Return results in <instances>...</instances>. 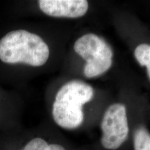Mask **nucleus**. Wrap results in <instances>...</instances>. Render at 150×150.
I'll return each mask as SVG.
<instances>
[{"label":"nucleus","instance_id":"f257e3e1","mask_svg":"<svg viewBox=\"0 0 150 150\" xmlns=\"http://www.w3.org/2000/svg\"><path fill=\"white\" fill-rule=\"evenodd\" d=\"M50 54L42 38L27 30L9 31L0 39V61L6 64L40 67L48 61Z\"/></svg>","mask_w":150,"mask_h":150},{"label":"nucleus","instance_id":"f03ea898","mask_svg":"<svg viewBox=\"0 0 150 150\" xmlns=\"http://www.w3.org/2000/svg\"><path fill=\"white\" fill-rule=\"evenodd\" d=\"M91 86L78 80L64 84L58 91L52 106V117L59 127L74 129L83 122L82 107L93 99Z\"/></svg>","mask_w":150,"mask_h":150},{"label":"nucleus","instance_id":"7ed1b4c3","mask_svg":"<svg viewBox=\"0 0 150 150\" xmlns=\"http://www.w3.org/2000/svg\"><path fill=\"white\" fill-rule=\"evenodd\" d=\"M75 52L86 61L83 72L93 78L109 70L112 62V49L102 38L93 33L80 37L74 43Z\"/></svg>","mask_w":150,"mask_h":150},{"label":"nucleus","instance_id":"20e7f679","mask_svg":"<svg viewBox=\"0 0 150 150\" xmlns=\"http://www.w3.org/2000/svg\"><path fill=\"white\" fill-rule=\"evenodd\" d=\"M101 129V142L105 149L115 150L120 147L128 138L129 131L125 105L119 103L110 105L104 112Z\"/></svg>","mask_w":150,"mask_h":150},{"label":"nucleus","instance_id":"39448f33","mask_svg":"<svg viewBox=\"0 0 150 150\" xmlns=\"http://www.w3.org/2000/svg\"><path fill=\"white\" fill-rule=\"evenodd\" d=\"M38 6L45 14L55 18H80L88 9L86 0H40Z\"/></svg>","mask_w":150,"mask_h":150},{"label":"nucleus","instance_id":"423d86ee","mask_svg":"<svg viewBox=\"0 0 150 150\" xmlns=\"http://www.w3.org/2000/svg\"><path fill=\"white\" fill-rule=\"evenodd\" d=\"M134 150H150V133L145 127H139L134 134Z\"/></svg>","mask_w":150,"mask_h":150},{"label":"nucleus","instance_id":"0eeeda50","mask_svg":"<svg viewBox=\"0 0 150 150\" xmlns=\"http://www.w3.org/2000/svg\"><path fill=\"white\" fill-rule=\"evenodd\" d=\"M134 56L141 66H145L150 58V45L145 43L137 46L134 51Z\"/></svg>","mask_w":150,"mask_h":150},{"label":"nucleus","instance_id":"6e6552de","mask_svg":"<svg viewBox=\"0 0 150 150\" xmlns=\"http://www.w3.org/2000/svg\"><path fill=\"white\" fill-rule=\"evenodd\" d=\"M49 144L41 138H35L26 144L21 150H46Z\"/></svg>","mask_w":150,"mask_h":150},{"label":"nucleus","instance_id":"1a4fd4ad","mask_svg":"<svg viewBox=\"0 0 150 150\" xmlns=\"http://www.w3.org/2000/svg\"><path fill=\"white\" fill-rule=\"evenodd\" d=\"M46 150H65L63 146L58 145V144H51L49 145Z\"/></svg>","mask_w":150,"mask_h":150},{"label":"nucleus","instance_id":"9d476101","mask_svg":"<svg viewBox=\"0 0 150 150\" xmlns=\"http://www.w3.org/2000/svg\"><path fill=\"white\" fill-rule=\"evenodd\" d=\"M146 67H147V74L148 76H149V78L150 79V58H149V62H148L147 65H146Z\"/></svg>","mask_w":150,"mask_h":150}]
</instances>
